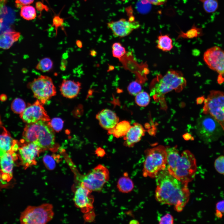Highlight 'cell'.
<instances>
[{"label": "cell", "instance_id": "6da1fadb", "mask_svg": "<svg viewBox=\"0 0 224 224\" xmlns=\"http://www.w3.org/2000/svg\"><path fill=\"white\" fill-rule=\"evenodd\" d=\"M155 178V196L157 201L162 204L173 206L178 212L182 211L189 199L188 183L178 180L166 168L160 172Z\"/></svg>", "mask_w": 224, "mask_h": 224}, {"label": "cell", "instance_id": "7a4b0ae2", "mask_svg": "<svg viewBox=\"0 0 224 224\" xmlns=\"http://www.w3.org/2000/svg\"><path fill=\"white\" fill-rule=\"evenodd\" d=\"M166 169L181 182L188 183L194 179L197 170L196 159L189 150L180 154L176 146L167 147Z\"/></svg>", "mask_w": 224, "mask_h": 224}, {"label": "cell", "instance_id": "3957f363", "mask_svg": "<svg viewBox=\"0 0 224 224\" xmlns=\"http://www.w3.org/2000/svg\"><path fill=\"white\" fill-rule=\"evenodd\" d=\"M186 85V80L181 72L170 70L164 75H157L152 80L149 86L151 95L162 106L166 105H165V95L173 90L180 92Z\"/></svg>", "mask_w": 224, "mask_h": 224}, {"label": "cell", "instance_id": "277c9868", "mask_svg": "<svg viewBox=\"0 0 224 224\" xmlns=\"http://www.w3.org/2000/svg\"><path fill=\"white\" fill-rule=\"evenodd\" d=\"M22 137L24 142L35 144L42 151L54 148V133L49 121L40 120L27 124L24 129Z\"/></svg>", "mask_w": 224, "mask_h": 224}, {"label": "cell", "instance_id": "5b68a950", "mask_svg": "<svg viewBox=\"0 0 224 224\" xmlns=\"http://www.w3.org/2000/svg\"><path fill=\"white\" fill-rule=\"evenodd\" d=\"M146 158L143 164L144 177L155 178L161 171L166 168V147L162 145L147 149L145 151Z\"/></svg>", "mask_w": 224, "mask_h": 224}, {"label": "cell", "instance_id": "8992f818", "mask_svg": "<svg viewBox=\"0 0 224 224\" xmlns=\"http://www.w3.org/2000/svg\"><path fill=\"white\" fill-rule=\"evenodd\" d=\"M195 129L197 135L206 144L217 141L224 132L220 124L209 114H204L197 119Z\"/></svg>", "mask_w": 224, "mask_h": 224}, {"label": "cell", "instance_id": "52a82bcc", "mask_svg": "<svg viewBox=\"0 0 224 224\" xmlns=\"http://www.w3.org/2000/svg\"><path fill=\"white\" fill-rule=\"evenodd\" d=\"M53 206L49 203L29 206L21 213L20 220L23 224H44L51 221L54 216Z\"/></svg>", "mask_w": 224, "mask_h": 224}, {"label": "cell", "instance_id": "ba28073f", "mask_svg": "<svg viewBox=\"0 0 224 224\" xmlns=\"http://www.w3.org/2000/svg\"><path fill=\"white\" fill-rule=\"evenodd\" d=\"M203 111L214 118L224 130V92L221 91H211L204 100Z\"/></svg>", "mask_w": 224, "mask_h": 224}, {"label": "cell", "instance_id": "9c48e42d", "mask_svg": "<svg viewBox=\"0 0 224 224\" xmlns=\"http://www.w3.org/2000/svg\"><path fill=\"white\" fill-rule=\"evenodd\" d=\"M109 179V172L107 168L99 164L86 174L82 175L80 185L91 192L100 191Z\"/></svg>", "mask_w": 224, "mask_h": 224}, {"label": "cell", "instance_id": "30bf717a", "mask_svg": "<svg viewBox=\"0 0 224 224\" xmlns=\"http://www.w3.org/2000/svg\"><path fill=\"white\" fill-rule=\"evenodd\" d=\"M34 97L43 104L56 94V87L51 78L41 75L35 78L27 85Z\"/></svg>", "mask_w": 224, "mask_h": 224}, {"label": "cell", "instance_id": "8fae6325", "mask_svg": "<svg viewBox=\"0 0 224 224\" xmlns=\"http://www.w3.org/2000/svg\"><path fill=\"white\" fill-rule=\"evenodd\" d=\"M203 60L211 69L224 77V51L214 46L208 49L203 55Z\"/></svg>", "mask_w": 224, "mask_h": 224}, {"label": "cell", "instance_id": "7c38bea8", "mask_svg": "<svg viewBox=\"0 0 224 224\" xmlns=\"http://www.w3.org/2000/svg\"><path fill=\"white\" fill-rule=\"evenodd\" d=\"M43 105L38 100L32 104H30L20 114L21 118L27 124L34 123L40 120L50 121V119Z\"/></svg>", "mask_w": 224, "mask_h": 224}, {"label": "cell", "instance_id": "4fadbf2b", "mask_svg": "<svg viewBox=\"0 0 224 224\" xmlns=\"http://www.w3.org/2000/svg\"><path fill=\"white\" fill-rule=\"evenodd\" d=\"M42 151L38 146L32 142H25L20 147L18 155L24 168L36 164V158Z\"/></svg>", "mask_w": 224, "mask_h": 224}, {"label": "cell", "instance_id": "5bb4252c", "mask_svg": "<svg viewBox=\"0 0 224 224\" xmlns=\"http://www.w3.org/2000/svg\"><path fill=\"white\" fill-rule=\"evenodd\" d=\"M107 26L116 37H123L129 35L134 30L139 28V22L134 20H127L122 18L107 23Z\"/></svg>", "mask_w": 224, "mask_h": 224}, {"label": "cell", "instance_id": "9a60e30c", "mask_svg": "<svg viewBox=\"0 0 224 224\" xmlns=\"http://www.w3.org/2000/svg\"><path fill=\"white\" fill-rule=\"evenodd\" d=\"M18 156L16 152H7L0 157V181L9 182L12 177L15 162Z\"/></svg>", "mask_w": 224, "mask_h": 224}, {"label": "cell", "instance_id": "2e32d148", "mask_svg": "<svg viewBox=\"0 0 224 224\" xmlns=\"http://www.w3.org/2000/svg\"><path fill=\"white\" fill-rule=\"evenodd\" d=\"M92 192L84 187L79 185L75 192L73 201L75 205L84 213L90 211L93 208V197Z\"/></svg>", "mask_w": 224, "mask_h": 224}, {"label": "cell", "instance_id": "e0dca14e", "mask_svg": "<svg viewBox=\"0 0 224 224\" xmlns=\"http://www.w3.org/2000/svg\"><path fill=\"white\" fill-rule=\"evenodd\" d=\"M100 125L107 131L114 128L119 122V118L112 110L103 109L99 112L96 116Z\"/></svg>", "mask_w": 224, "mask_h": 224}, {"label": "cell", "instance_id": "ac0fdd59", "mask_svg": "<svg viewBox=\"0 0 224 224\" xmlns=\"http://www.w3.org/2000/svg\"><path fill=\"white\" fill-rule=\"evenodd\" d=\"M145 132L141 124L138 123H134L124 137V144L129 147H133L135 144L140 141L144 135Z\"/></svg>", "mask_w": 224, "mask_h": 224}, {"label": "cell", "instance_id": "d6986e66", "mask_svg": "<svg viewBox=\"0 0 224 224\" xmlns=\"http://www.w3.org/2000/svg\"><path fill=\"white\" fill-rule=\"evenodd\" d=\"M81 84L79 82L64 79L60 86L59 90L63 96L72 99L78 95L81 89Z\"/></svg>", "mask_w": 224, "mask_h": 224}, {"label": "cell", "instance_id": "ffe728a7", "mask_svg": "<svg viewBox=\"0 0 224 224\" xmlns=\"http://www.w3.org/2000/svg\"><path fill=\"white\" fill-rule=\"evenodd\" d=\"M17 141L4 127L0 126V157L7 152L12 151V146Z\"/></svg>", "mask_w": 224, "mask_h": 224}, {"label": "cell", "instance_id": "44dd1931", "mask_svg": "<svg viewBox=\"0 0 224 224\" xmlns=\"http://www.w3.org/2000/svg\"><path fill=\"white\" fill-rule=\"evenodd\" d=\"M19 32L8 31L0 35V48L7 49L10 48L20 37Z\"/></svg>", "mask_w": 224, "mask_h": 224}, {"label": "cell", "instance_id": "7402d4cb", "mask_svg": "<svg viewBox=\"0 0 224 224\" xmlns=\"http://www.w3.org/2000/svg\"><path fill=\"white\" fill-rule=\"evenodd\" d=\"M131 126L130 122L127 120L119 122L114 128L108 130V133L110 134H112L114 137L117 138L124 137Z\"/></svg>", "mask_w": 224, "mask_h": 224}, {"label": "cell", "instance_id": "603a6c76", "mask_svg": "<svg viewBox=\"0 0 224 224\" xmlns=\"http://www.w3.org/2000/svg\"><path fill=\"white\" fill-rule=\"evenodd\" d=\"M117 187L119 191L123 193L131 192L134 187L133 181L128 176L127 173H124L123 176L120 177L117 183Z\"/></svg>", "mask_w": 224, "mask_h": 224}, {"label": "cell", "instance_id": "cb8c5ba5", "mask_svg": "<svg viewBox=\"0 0 224 224\" xmlns=\"http://www.w3.org/2000/svg\"><path fill=\"white\" fill-rule=\"evenodd\" d=\"M172 40L167 35H161L158 37L157 47L163 51L171 50L173 48Z\"/></svg>", "mask_w": 224, "mask_h": 224}, {"label": "cell", "instance_id": "d4e9b609", "mask_svg": "<svg viewBox=\"0 0 224 224\" xmlns=\"http://www.w3.org/2000/svg\"><path fill=\"white\" fill-rule=\"evenodd\" d=\"M20 15L23 18L26 20H32L36 17V10L32 6H24L21 8Z\"/></svg>", "mask_w": 224, "mask_h": 224}, {"label": "cell", "instance_id": "484cf974", "mask_svg": "<svg viewBox=\"0 0 224 224\" xmlns=\"http://www.w3.org/2000/svg\"><path fill=\"white\" fill-rule=\"evenodd\" d=\"M53 63L49 58H44L41 59L36 65L35 68L43 72L50 71L53 68Z\"/></svg>", "mask_w": 224, "mask_h": 224}, {"label": "cell", "instance_id": "4316f807", "mask_svg": "<svg viewBox=\"0 0 224 224\" xmlns=\"http://www.w3.org/2000/svg\"><path fill=\"white\" fill-rule=\"evenodd\" d=\"M150 98L149 94L144 91H141L135 96V100L136 104L141 107H145L149 104Z\"/></svg>", "mask_w": 224, "mask_h": 224}, {"label": "cell", "instance_id": "83f0119b", "mask_svg": "<svg viewBox=\"0 0 224 224\" xmlns=\"http://www.w3.org/2000/svg\"><path fill=\"white\" fill-rule=\"evenodd\" d=\"M26 108V105L25 101L20 98H16L11 104V109L16 114H21Z\"/></svg>", "mask_w": 224, "mask_h": 224}, {"label": "cell", "instance_id": "f1b7e54d", "mask_svg": "<svg viewBox=\"0 0 224 224\" xmlns=\"http://www.w3.org/2000/svg\"><path fill=\"white\" fill-rule=\"evenodd\" d=\"M112 48L113 56L119 59H120L126 53L125 49L119 42L113 43Z\"/></svg>", "mask_w": 224, "mask_h": 224}, {"label": "cell", "instance_id": "f546056e", "mask_svg": "<svg viewBox=\"0 0 224 224\" xmlns=\"http://www.w3.org/2000/svg\"><path fill=\"white\" fill-rule=\"evenodd\" d=\"M142 89V85L140 82L137 81L130 83L127 87L129 93L133 96H136L141 91Z\"/></svg>", "mask_w": 224, "mask_h": 224}, {"label": "cell", "instance_id": "4dcf8cb0", "mask_svg": "<svg viewBox=\"0 0 224 224\" xmlns=\"http://www.w3.org/2000/svg\"><path fill=\"white\" fill-rule=\"evenodd\" d=\"M203 2L204 9L207 12H213L217 8L218 4L216 0H205Z\"/></svg>", "mask_w": 224, "mask_h": 224}, {"label": "cell", "instance_id": "1f68e13d", "mask_svg": "<svg viewBox=\"0 0 224 224\" xmlns=\"http://www.w3.org/2000/svg\"><path fill=\"white\" fill-rule=\"evenodd\" d=\"M214 167L219 173L224 175V156L222 155L218 157L214 163Z\"/></svg>", "mask_w": 224, "mask_h": 224}, {"label": "cell", "instance_id": "d6a6232c", "mask_svg": "<svg viewBox=\"0 0 224 224\" xmlns=\"http://www.w3.org/2000/svg\"><path fill=\"white\" fill-rule=\"evenodd\" d=\"M43 162L45 166L49 170L54 169L56 166L55 159L52 156L49 155L44 156L43 158Z\"/></svg>", "mask_w": 224, "mask_h": 224}, {"label": "cell", "instance_id": "836d02e7", "mask_svg": "<svg viewBox=\"0 0 224 224\" xmlns=\"http://www.w3.org/2000/svg\"><path fill=\"white\" fill-rule=\"evenodd\" d=\"M49 123L52 128L55 131L59 132L63 128V122L60 118H54L49 122Z\"/></svg>", "mask_w": 224, "mask_h": 224}, {"label": "cell", "instance_id": "e575fe53", "mask_svg": "<svg viewBox=\"0 0 224 224\" xmlns=\"http://www.w3.org/2000/svg\"><path fill=\"white\" fill-rule=\"evenodd\" d=\"M174 221L173 216L171 214L167 213L160 218L159 222V224H172L174 223Z\"/></svg>", "mask_w": 224, "mask_h": 224}, {"label": "cell", "instance_id": "d590c367", "mask_svg": "<svg viewBox=\"0 0 224 224\" xmlns=\"http://www.w3.org/2000/svg\"><path fill=\"white\" fill-rule=\"evenodd\" d=\"M34 0H16L15 1L16 6L17 8L30 5L32 3Z\"/></svg>", "mask_w": 224, "mask_h": 224}, {"label": "cell", "instance_id": "8d00e7d4", "mask_svg": "<svg viewBox=\"0 0 224 224\" xmlns=\"http://www.w3.org/2000/svg\"><path fill=\"white\" fill-rule=\"evenodd\" d=\"M217 210L222 213H224V200L218 202L216 204Z\"/></svg>", "mask_w": 224, "mask_h": 224}, {"label": "cell", "instance_id": "74e56055", "mask_svg": "<svg viewBox=\"0 0 224 224\" xmlns=\"http://www.w3.org/2000/svg\"><path fill=\"white\" fill-rule=\"evenodd\" d=\"M150 4L155 5H160L163 4L166 0H145Z\"/></svg>", "mask_w": 224, "mask_h": 224}, {"label": "cell", "instance_id": "f35d334b", "mask_svg": "<svg viewBox=\"0 0 224 224\" xmlns=\"http://www.w3.org/2000/svg\"><path fill=\"white\" fill-rule=\"evenodd\" d=\"M96 154L98 156H102L105 154V151L100 147L98 148L96 151Z\"/></svg>", "mask_w": 224, "mask_h": 224}, {"label": "cell", "instance_id": "ab89813d", "mask_svg": "<svg viewBox=\"0 0 224 224\" xmlns=\"http://www.w3.org/2000/svg\"><path fill=\"white\" fill-rule=\"evenodd\" d=\"M62 20H61L59 17L57 16L55 17L54 19V24L57 25H59V24L60 25L62 23Z\"/></svg>", "mask_w": 224, "mask_h": 224}, {"label": "cell", "instance_id": "60d3db41", "mask_svg": "<svg viewBox=\"0 0 224 224\" xmlns=\"http://www.w3.org/2000/svg\"><path fill=\"white\" fill-rule=\"evenodd\" d=\"M7 96L4 94H2L0 95V100L2 101H4L7 99Z\"/></svg>", "mask_w": 224, "mask_h": 224}, {"label": "cell", "instance_id": "b9f144b4", "mask_svg": "<svg viewBox=\"0 0 224 224\" xmlns=\"http://www.w3.org/2000/svg\"><path fill=\"white\" fill-rule=\"evenodd\" d=\"M217 81L219 84L222 83L224 82V77L219 75Z\"/></svg>", "mask_w": 224, "mask_h": 224}, {"label": "cell", "instance_id": "7bdbcfd3", "mask_svg": "<svg viewBox=\"0 0 224 224\" xmlns=\"http://www.w3.org/2000/svg\"><path fill=\"white\" fill-rule=\"evenodd\" d=\"M200 0L202 2H203L204 1H205V0Z\"/></svg>", "mask_w": 224, "mask_h": 224}]
</instances>
